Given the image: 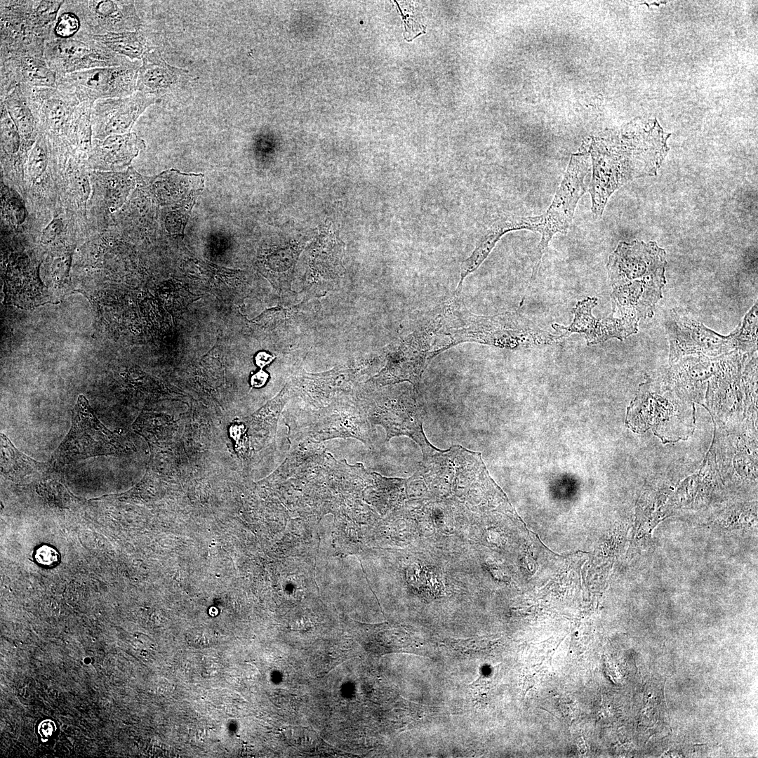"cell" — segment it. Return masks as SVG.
<instances>
[{
    "label": "cell",
    "mask_w": 758,
    "mask_h": 758,
    "mask_svg": "<svg viewBox=\"0 0 758 758\" xmlns=\"http://www.w3.org/2000/svg\"><path fill=\"white\" fill-rule=\"evenodd\" d=\"M1 147L2 152L13 157L19 152H25L31 146L23 142L4 103L0 101Z\"/></svg>",
    "instance_id": "83f0119b"
},
{
    "label": "cell",
    "mask_w": 758,
    "mask_h": 758,
    "mask_svg": "<svg viewBox=\"0 0 758 758\" xmlns=\"http://www.w3.org/2000/svg\"><path fill=\"white\" fill-rule=\"evenodd\" d=\"M357 401L369 423L385 429L386 441L394 437H408L419 445L423 458L437 448L424 433L415 390L396 388L367 394Z\"/></svg>",
    "instance_id": "3957f363"
},
{
    "label": "cell",
    "mask_w": 758,
    "mask_h": 758,
    "mask_svg": "<svg viewBox=\"0 0 758 758\" xmlns=\"http://www.w3.org/2000/svg\"><path fill=\"white\" fill-rule=\"evenodd\" d=\"M143 148L144 141L134 133L112 135L94 140L88 159L98 168L119 169L128 165Z\"/></svg>",
    "instance_id": "d6986e66"
},
{
    "label": "cell",
    "mask_w": 758,
    "mask_h": 758,
    "mask_svg": "<svg viewBox=\"0 0 758 758\" xmlns=\"http://www.w3.org/2000/svg\"><path fill=\"white\" fill-rule=\"evenodd\" d=\"M590 173L587 156L573 155L551 205L542 215V237L536 254L533 276L553 236L557 232H566L570 227L577 204L588 189Z\"/></svg>",
    "instance_id": "52a82bcc"
},
{
    "label": "cell",
    "mask_w": 758,
    "mask_h": 758,
    "mask_svg": "<svg viewBox=\"0 0 758 758\" xmlns=\"http://www.w3.org/2000/svg\"><path fill=\"white\" fill-rule=\"evenodd\" d=\"M140 67L139 62L131 60L120 66L72 72L58 78L56 88L73 93L80 103L128 97L137 91Z\"/></svg>",
    "instance_id": "ba28073f"
},
{
    "label": "cell",
    "mask_w": 758,
    "mask_h": 758,
    "mask_svg": "<svg viewBox=\"0 0 758 758\" xmlns=\"http://www.w3.org/2000/svg\"><path fill=\"white\" fill-rule=\"evenodd\" d=\"M268 378V373L263 371V369H260L258 371L251 375L250 378V383L252 387L260 388L265 385Z\"/></svg>",
    "instance_id": "d6a6232c"
},
{
    "label": "cell",
    "mask_w": 758,
    "mask_h": 758,
    "mask_svg": "<svg viewBox=\"0 0 758 758\" xmlns=\"http://www.w3.org/2000/svg\"><path fill=\"white\" fill-rule=\"evenodd\" d=\"M159 97L136 91L125 98H107L94 102L91 121L95 138L128 133L134 123Z\"/></svg>",
    "instance_id": "7c38bea8"
},
{
    "label": "cell",
    "mask_w": 758,
    "mask_h": 758,
    "mask_svg": "<svg viewBox=\"0 0 758 758\" xmlns=\"http://www.w3.org/2000/svg\"><path fill=\"white\" fill-rule=\"evenodd\" d=\"M695 420L693 401L661 380L648 378L627 407L625 424L636 433L651 429L667 444L687 439L694 432Z\"/></svg>",
    "instance_id": "7a4b0ae2"
},
{
    "label": "cell",
    "mask_w": 758,
    "mask_h": 758,
    "mask_svg": "<svg viewBox=\"0 0 758 758\" xmlns=\"http://www.w3.org/2000/svg\"><path fill=\"white\" fill-rule=\"evenodd\" d=\"M230 437L235 441V450L241 457H245L249 446L248 429L244 422L233 423L230 427Z\"/></svg>",
    "instance_id": "f546056e"
},
{
    "label": "cell",
    "mask_w": 758,
    "mask_h": 758,
    "mask_svg": "<svg viewBox=\"0 0 758 758\" xmlns=\"http://www.w3.org/2000/svg\"><path fill=\"white\" fill-rule=\"evenodd\" d=\"M27 101L40 129L48 135L53 145H63L79 109L75 95L58 88L32 87L24 84Z\"/></svg>",
    "instance_id": "8fae6325"
},
{
    "label": "cell",
    "mask_w": 758,
    "mask_h": 758,
    "mask_svg": "<svg viewBox=\"0 0 758 758\" xmlns=\"http://www.w3.org/2000/svg\"><path fill=\"white\" fill-rule=\"evenodd\" d=\"M48 161V150L44 135H40L32 147L29 155L28 171L31 178L36 180L46 170Z\"/></svg>",
    "instance_id": "f1b7e54d"
},
{
    "label": "cell",
    "mask_w": 758,
    "mask_h": 758,
    "mask_svg": "<svg viewBox=\"0 0 758 758\" xmlns=\"http://www.w3.org/2000/svg\"><path fill=\"white\" fill-rule=\"evenodd\" d=\"M0 98H4L18 84L32 87L56 88L57 74L49 67L44 55L19 53L0 60Z\"/></svg>",
    "instance_id": "2e32d148"
},
{
    "label": "cell",
    "mask_w": 758,
    "mask_h": 758,
    "mask_svg": "<svg viewBox=\"0 0 758 758\" xmlns=\"http://www.w3.org/2000/svg\"><path fill=\"white\" fill-rule=\"evenodd\" d=\"M0 101L4 103L23 142L32 145L36 135L37 124L22 84H18L8 95L1 98Z\"/></svg>",
    "instance_id": "603a6c76"
},
{
    "label": "cell",
    "mask_w": 758,
    "mask_h": 758,
    "mask_svg": "<svg viewBox=\"0 0 758 758\" xmlns=\"http://www.w3.org/2000/svg\"><path fill=\"white\" fill-rule=\"evenodd\" d=\"M35 558L39 564L52 566L58 561L59 554L52 547L43 545L36 550Z\"/></svg>",
    "instance_id": "4dcf8cb0"
},
{
    "label": "cell",
    "mask_w": 758,
    "mask_h": 758,
    "mask_svg": "<svg viewBox=\"0 0 758 758\" xmlns=\"http://www.w3.org/2000/svg\"><path fill=\"white\" fill-rule=\"evenodd\" d=\"M292 394V385L286 383L281 390L264 406L244 418L250 442L254 448H262L275 437L280 414Z\"/></svg>",
    "instance_id": "ffe728a7"
},
{
    "label": "cell",
    "mask_w": 758,
    "mask_h": 758,
    "mask_svg": "<svg viewBox=\"0 0 758 758\" xmlns=\"http://www.w3.org/2000/svg\"><path fill=\"white\" fill-rule=\"evenodd\" d=\"M597 304V298L595 297H587L578 302L573 309L574 318L571 325L564 326L555 324L552 327L558 331H564L563 333L566 337L572 333H585L588 346L611 339V331L604 319H598L592 313Z\"/></svg>",
    "instance_id": "7402d4cb"
},
{
    "label": "cell",
    "mask_w": 758,
    "mask_h": 758,
    "mask_svg": "<svg viewBox=\"0 0 758 758\" xmlns=\"http://www.w3.org/2000/svg\"><path fill=\"white\" fill-rule=\"evenodd\" d=\"M717 434V464L721 474L757 483V434L733 425Z\"/></svg>",
    "instance_id": "5bb4252c"
},
{
    "label": "cell",
    "mask_w": 758,
    "mask_h": 758,
    "mask_svg": "<svg viewBox=\"0 0 758 758\" xmlns=\"http://www.w3.org/2000/svg\"><path fill=\"white\" fill-rule=\"evenodd\" d=\"M291 439L319 443L335 438H354L371 445L372 425L357 399L342 396L328 405L307 411L297 425L289 427Z\"/></svg>",
    "instance_id": "277c9868"
},
{
    "label": "cell",
    "mask_w": 758,
    "mask_h": 758,
    "mask_svg": "<svg viewBox=\"0 0 758 758\" xmlns=\"http://www.w3.org/2000/svg\"><path fill=\"white\" fill-rule=\"evenodd\" d=\"M76 3L91 35L133 32L142 27L134 1L88 0Z\"/></svg>",
    "instance_id": "9a60e30c"
},
{
    "label": "cell",
    "mask_w": 758,
    "mask_h": 758,
    "mask_svg": "<svg viewBox=\"0 0 758 758\" xmlns=\"http://www.w3.org/2000/svg\"><path fill=\"white\" fill-rule=\"evenodd\" d=\"M530 229L531 220L528 216L506 217L491 224L477 243L473 253L463 262L460 279L456 293H460L464 279L482 263L502 236L511 231Z\"/></svg>",
    "instance_id": "44dd1931"
},
{
    "label": "cell",
    "mask_w": 758,
    "mask_h": 758,
    "mask_svg": "<svg viewBox=\"0 0 758 758\" xmlns=\"http://www.w3.org/2000/svg\"><path fill=\"white\" fill-rule=\"evenodd\" d=\"M44 56L49 67L62 77L98 67H117L131 61L93 39H53L46 41Z\"/></svg>",
    "instance_id": "30bf717a"
},
{
    "label": "cell",
    "mask_w": 758,
    "mask_h": 758,
    "mask_svg": "<svg viewBox=\"0 0 758 758\" xmlns=\"http://www.w3.org/2000/svg\"><path fill=\"white\" fill-rule=\"evenodd\" d=\"M665 328L671 364L689 355L713 357L735 350L745 352L757 350L745 341L738 327L731 334L722 335L677 309L670 310L667 314Z\"/></svg>",
    "instance_id": "5b68a950"
},
{
    "label": "cell",
    "mask_w": 758,
    "mask_h": 758,
    "mask_svg": "<svg viewBox=\"0 0 758 758\" xmlns=\"http://www.w3.org/2000/svg\"><path fill=\"white\" fill-rule=\"evenodd\" d=\"M670 135L654 122L630 126L595 139L592 145L591 210L600 218L613 193L634 179L656 175Z\"/></svg>",
    "instance_id": "6da1fadb"
},
{
    "label": "cell",
    "mask_w": 758,
    "mask_h": 758,
    "mask_svg": "<svg viewBox=\"0 0 758 758\" xmlns=\"http://www.w3.org/2000/svg\"><path fill=\"white\" fill-rule=\"evenodd\" d=\"M56 730L55 723L49 719H46L40 723L38 728V731L43 738H48Z\"/></svg>",
    "instance_id": "836d02e7"
},
{
    "label": "cell",
    "mask_w": 758,
    "mask_h": 758,
    "mask_svg": "<svg viewBox=\"0 0 758 758\" xmlns=\"http://www.w3.org/2000/svg\"><path fill=\"white\" fill-rule=\"evenodd\" d=\"M137 79V91L159 97L180 84L188 71L169 65L159 50L149 45L142 58Z\"/></svg>",
    "instance_id": "ac0fdd59"
},
{
    "label": "cell",
    "mask_w": 758,
    "mask_h": 758,
    "mask_svg": "<svg viewBox=\"0 0 758 758\" xmlns=\"http://www.w3.org/2000/svg\"><path fill=\"white\" fill-rule=\"evenodd\" d=\"M310 266L320 274L335 272L342 258L343 245L332 227L322 229L310 249Z\"/></svg>",
    "instance_id": "cb8c5ba5"
},
{
    "label": "cell",
    "mask_w": 758,
    "mask_h": 758,
    "mask_svg": "<svg viewBox=\"0 0 758 758\" xmlns=\"http://www.w3.org/2000/svg\"><path fill=\"white\" fill-rule=\"evenodd\" d=\"M127 449L122 438L98 420L88 401L80 395L72 411L71 429L51 463L69 464L98 456L119 455Z\"/></svg>",
    "instance_id": "8992f818"
},
{
    "label": "cell",
    "mask_w": 758,
    "mask_h": 758,
    "mask_svg": "<svg viewBox=\"0 0 758 758\" xmlns=\"http://www.w3.org/2000/svg\"><path fill=\"white\" fill-rule=\"evenodd\" d=\"M428 336L425 332L409 335L388 355L385 367L369 382L384 386L407 381L418 390L422 374L432 358L428 348Z\"/></svg>",
    "instance_id": "4fadbf2b"
},
{
    "label": "cell",
    "mask_w": 758,
    "mask_h": 758,
    "mask_svg": "<svg viewBox=\"0 0 758 758\" xmlns=\"http://www.w3.org/2000/svg\"><path fill=\"white\" fill-rule=\"evenodd\" d=\"M63 225L60 219L55 218L44 229L41 239L45 242L53 240L62 230Z\"/></svg>",
    "instance_id": "1f68e13d"
},
{
    "label": "cell",
    "mask_w": 758,
    "mask_h": 758,
    "mask_svg": "<svg viewBox=\"0 0 758 758\" xmlns=\"http://www.w3.org/2000/svg\"><path fill=\"white\" fill-rule=\"evenodd\" d=\"M1 465L4 474L13 478H24L44 474L51 463L38 462L19 451L3 434H1Z\"/></svg>",
    "instance_id": "d4e9b609"
},
{
    "label": "cell",
    "mask_w": 758,
    "mask_h": 758,
    "mask_svg": "<svg viewBox=\"0 0 758 758\" xmlns=\"http://www.w3.org/2000/svg\"><path fill=\"white\" fill-rule=\"evenodd\" d=\"M90 36L114 53L133 60H141L149 43L141 29L133 32H110Z\"/></svg>",
    "instance_id": "484cf974"
},
{
    "label": "cell",
    "mask_w": 758,
    "mask_h": 758,
    "mask_svg": "<svg viewBox=\"0 0 758 758\" xmlns=\"http://www.w3.org/2000/svg\"><path fill=\"white\" fill-rule=\"evenodd\" d=\"M357 376L353 368L337 366L319 373L302 371L298 377V385L305 393L307 400L316 408L324 406L327 402L346 396Z\"/></svg>",
    "instance_id": "e0dca14e"
},
{
    "label": "cell",
    "mask_w": 758,
    "mask_h": 758,
    "mask_svg": "<svg viewBox=\"0 0 758 758\" xmlns=\"http://www.w3.org/2000/svg\"><path fill=\"white\" fill-rule=\"evenodd\" d=\"M275 358V356L265 351L258 352L254 358L255 363L260 369L270 364Z\"/></svg>",
    "instance_id": "e575fe53"
},
{
    "label": "cell",
    "mask_w": 758,
    "mask_h": 758,
    "mask_svg": "<svg viewBox=\"0 0 758 758\" xmlns=\"http://www.w3.org/2000/svg\"><path fill=\"white\" fill-rule=\"evenodd\" d=\"M90 35L76 1H65L54 23L50 40L88 39Z\"/></svg>",
    "instance_id": "4316f807"
},
{
    "label": "cell",
    "mask_w": 758,
    "mask_h": 758,
    "mask_svg": "<svg viewBox=\"0 0 758 758\" xmlns=\"http://www.w3.org/2000/svg\"><path fill=\"white\" fill-rule=\"evenodd\" d=\"M665 251L655 241H620L607 263L611 287L630 284H666Z\"/></svg>",
    "instance_id": "9c48e42d"
}]
</instances>
